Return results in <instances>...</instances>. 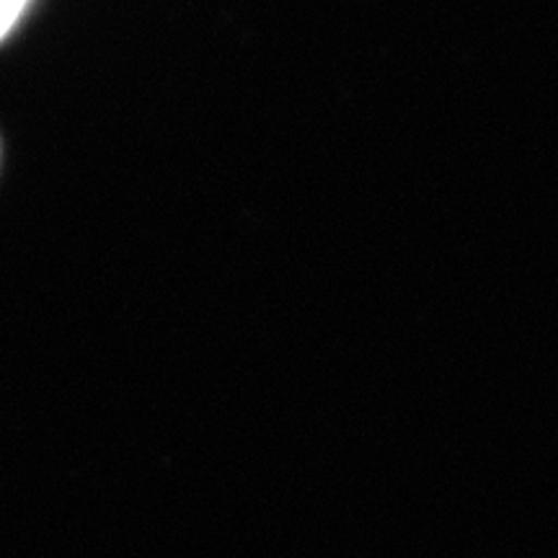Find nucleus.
<instances>
[{
	"instance_id": "nucleus-1",
	"label": "nucleus",
	"mask_w": 558,
	"mask_h": 558,
	"mask_svg": "<svg viewBox=\"0 0 558 558\" xmlns=\"http://www.w3.org/2000/svg\"><path fill=\"white\" fill-rule=\"evenodd\" d=\"M24 5L26 0H0V39L11 32L13 24H16Z\"/></svg>"
}]
</instances>
